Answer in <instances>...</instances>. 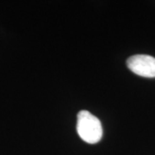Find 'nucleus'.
Returning <instances> with one entry per match:
<instances>
[{
  "mask_svg": "<svg viewBox=\"0 0 155 155\" xmlns=\"http://www.w3.org/2000/svg\"><path fill=\"white\" fill-rule=\"evenodd\" d=\"M77 132L84 141L95 144L103 136V127L100 120L87 110H81L78 114Z\"/></svg>",
  "mask_w": 155,
  "mask_h": 155,
  "instance_id": "nucleus-1",
  "label": "nucleus"
},
{
  "mask_svg": "<svg viewBox=\"0 0 155 155\" xmlns=\"http://www.w3.org/2000/svg\"><path fill=\"white\" fill-rule=\"evenodd\" d=\"M129 70L139 76L155 78V58L146 54H137L129 57L127 61Z\"/></svg>",
  "mask_w": 155,
  "mask_h": 155,
  "instance_id": "nucleus-2",
  "label": "nucleus"
}]
</instances>
